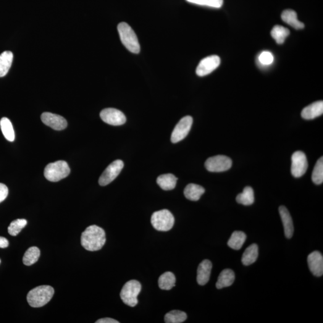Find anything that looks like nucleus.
<instances>
[{"mask_svg":"<svg viewBox=\"0 0 323 323\" xmlns=\"http://www.w3.org/2000/svg\"><path fill=\"white\" fill-rule=\"evenodd\" d=\"M106 233L103 229L96 225L86 228L81 236V244L86 250L98 251L106 243Z\"/></svg>","mask_w":323,"mask_h":323,"instance_id":"nucleus-1","label":"nucleus"},{"mask_svg":"<svg viewBox=\"0 0 323 323\" xmlns=\"http://www.w3.org/2000/svg\"><path fill=\"white\" fill-rule=\"evenodd\" d=\"M54 295V289L51 286H38L28 293L27 301L31 307L40 308L48 303Z\"/></svg>","mask_w":323,"mask_h":323,"instance_id":"nucleus-2","label":"nucleus"},{"mask_svg":"<svg viewBox=\"0 0 323 323\" xmlns=\"http://www.w3.org/2000/svg\"><path fill=\"white\" fill-rule=\"evenodd\" d=\"M120 40L129 51L133 54H138L140 52V45L137 36L128 23L121 22L118 25Z\"/></svg>","mask_w":323,"mask_h":323,"instance_id":"nucleus-3","label":"nucleus"},{"mask_svg":"<svg viewBox=\"0 0 323 323\" xmlns=\"http://www.w3.org/2000/svg\"><path fill=\"white\" fill-rule=\"evenodd\" d=\"M70 173V167L67 162L58 161L47 165L44 175L50 182H57L66 178Z\"/></svg>","mask_w":323,"mask_h":323,"instance_id":"nucleus-4","label":"nucleus"},{"mask_svg":"<svg viewBox=\"0 0 323 323\" xmlns=\"http://www.w3.org/2000/svg\"><path fill=\"white\" fill-rule=\"evenodd\" d=\"M174 222V216L168 209L154 212L151 217V223L154 229L163 232L171 229Z\"/></svg>","mask_w":323,"mask_h":323,"instance_id":"nucleus-5","label":"nucleus"},{"mask_svg":"<svg viewBox=\"0 0 323 323\" xmlns=\"http://www.w3.org/2000/svg\"><path fill=\"white\" fill-rule=\"evenodd\" d=\"M141 290L140 282L136 280L129 281L123 285L120 298L123 303L131 307H134L138 304L137 297Z\"/></svg>","mask_w":323,"mask_h":323,"instance_id":"nucleus-6","label":"nucleus"},{"mask_svg":"<svg viewBox=\"0 0 323 323\" xmlns=\"http://www.w3.org/2000/svg\"><path fill=\"white\" fill-rule=\"evenodd\" d=\"M232 165V161L229 157L223 155L209 157L205 163V167L209 172H220L229 170Z\"/></svg>","mask_w":323,"mask_h":323,"instance_id":"nucleus-7","label":"nucleus"},{"mask_svg":"<svg viewBox=\"0 0 323 323\" xmlns=\"http://www.w3.org/2000/svg\"><path fill=\"white\" fill-rule=\"evenodd\" d=\"M193 123V118L187 115L181 119L173 130L171 138L172 143H177L185 139L191 130Z\"/></svg>","mask_w":323,"mask_h":323,"instance_id":"nucleus-8","label":"nucleus"},{"mask_svg":"<svg viewBox=\"0 0 323 323\" xmlns=\"http://www.w3.org/2000/svg\"><path fill=\"white\" fill-rule=\"evenodd\" d=\"M308 161L303 152H295L291 156V172L293 177H301L308 169Z\"/></svg>","mask_w":323,"mask_h":323,"instance_id":"nucleus-9","label":"nucleus"},{"mask_svg":"<svg viewBox=\"0 0 323 323\" xmlns=\"http://www.w3.org/2000/svg\"><path fill=\"white\" fill-rule=\"evenodd\" d=\"M124 167V164L121 160H116L113 162L107 167L99 178V184L101 186H105L112 183L119 175Z\"/></svg>","mask_w":323,"mask_h":323,"instance_id":"nucleus-10","label":"nucleus"},{"mask_svg":"<svg viewBox=\"0 0 323 323\" xmlns=\"http://www.w3.org/2000/svg\"><path fill=\"white\" fill-rule=\"evenodd\" d=\"M100 117L102 121L113 126L122 125L127 121L125 115L120 110L114 108H108L102 110Z\"/></svg>","mask_w":323,"mask_h":323,"instance_id":"nucleus-11","label":"nucleus"},{"mask_svg":"<svg viewBox=\"0 0 323 323\" xmlns=\"http://www.w3.org/2000/svg\"><path fill=\"white\" fill-rule=\"evenodd\" d=\"M220 64V58L217 55H211L205 57L199 62L196 68V75L203 77L208 75L219 67Z\"/></svg>","mask_w":323,"mask_h":323,"instance_id":"nucleus-12","label":"nucleus"},{"mask_svg":"<svg viewBox=\"0 0 323 323\" xmlns=\"http://www.w3.org/2000/svg\"><path fill=\"white\" fill-rule=\"evenodd\" d=\"M41 119L44 125L55 130L61 131L67 127V122L64 117L51 113H43L41 115Z\"/></svg>","mask_w":323,"mask_h":323,"instance_id":"nucleus-13","label":"nucleus"},{"mask_svg":"<svg viewBox=\"0 0 323 323\" xmlns=\"http://www.w3.org/2000/svg\"><path fill=\"white\" fill-rule=\"evenodd\" d=\"M308 264L310 270L314 276L319 277L323 274V257L319 251H314L309 254Z\"/></svg>","mask_w":323,"mask_h":323,"instance_id":"nucleus-14","label":"nucleus"},{"mask_svg":"<svg viewBox=\"0 0 323 323\" xmlns=\"http://www.w3.org/2000/svg\"><path fill=\"white\" fill-rule=\"evenodd\" d=\"M212 263L209 260H204L199 264L197 270V282L200 285H206L209 282L212 269Z\"/></svg>","mask_w":323,"mask_h":323,"instance_id":"nucleus-15","label":"nucleus"},{"mask_svg":"<svg viewBox=\"0 0 323 323\" xmlns=\"http://www.w3.org/2000/svg\"><path fill=\"white\" fill-rule=\"evenodd\" d=\"M323 114V101L314 102L308 106L304 108L301 113V116L306 120L314 119L320 116Z\"/></svg>","mask_w":323,"mask_h":323,"instance_id":"nucleus-16","label":"nucleus"},{"mask_svg":"<svg viewBox=\"0 0 323 323\" xmlns=\"http://www.w3.org/2000/svg\"><path fill=\"white\" fill-rule=\"evenodd\" d=\"M279 212L283 223L286 238L290 239L292 237L294 232L292 218L291 217L289 211L285 206L280 207Z\"/></svg>","mask_w":323,"mask_h":323,"instance_id":"nucleus-17","label":"nucleus"},{"mask_svg":"<svg viewBox=\"0 0 323 323\" xmlns=\"http://www.w3.org/2000/svg\"><path fill=\"white\" fill-rule=\"evenodd\" d=\"M235 275L234 272L229 269H226L220 273L218 277L216 287L218 289L229 287L234 282Z\"/></svg>","mask_w":323,"mask_h":323,"instance_id":"nucleus-18","label":"nucleus"},{"mask_svg":"<svg viewBox=\"0 0 323 323\" xmlns=\"http://www.w3.org/2000/svg\"><path fill=\"white\" fill-rule=\"evenodd\" d=\"M282 19L284 22L287 23L296 30H302L304 27V25L298 19V15L293 10H285L282 13Z\"/></svg>","mask_w":323,"mask_h":323,"instance_id":"nucleus-19","label":"nucleus"},{"mask_svg":"<svg viewBox=\"0 0 323 323\" xmlns=\"http://www.w3.org/2000/svg\"><path fill=\"white\" fill-rule=\"evenodd\" d=\"M205 191H206L205 189L202 186L191 183L186 186L184 190V194L189 200L197 201L199 200Z\"/></svg>","mask_w":323,"mask_h":323,"instance_id":"nucleus-20","label":"nucleus"},{"mask_svg":"<svg viewBox=\"0 0 323 323\" xmlns=\"http://www.w3.org/2000/svg\"><path fill=\"white\" fill-rule=\"evenodd\" d=\"M177 180L174 175L166 174L159 176L156 182L163 190H171L175 188Z\"/></svg>","mask_w":323,"mask_h":323,"instance_id":"nucleus-21","label":"nucleus"},{"mask_svg":"<svg viewBox=\"0 0 323 323\" xmlns=\"http://www.w3.org/2000/svg\"><path fill=\"white\" fill-rule=\"evenodd\" d=\"M259 256L258 246L256 244H251L247 248L242 257V262L245 266H249L257 261Z\"/></svg>","mask_w":323,"mask_h":323,"instance_id":"nucleus-22","label":"nucleus"},{"mask_svg":"<svg viewBox=\"0 0 323 323\" xmlns=\"http://www.w3.org/2000/svg\"><path fill=\"white\" fill-rule=\"evenodd\" d=\"M14 54L10 51H5L0 55V77L6 76L12 66Z\"/></svg>","mask_w":323,"mask_h":323,"instance_id":"nucleus-23","label":"nucleus"},{"mask_svg":"<svg viewBox=\"0 0 323 323\" xmlns=\"http://www.w3.org/2000/svg\"><path fill=\"white\" fill-rule=\"evenodd\" d=\"M246 238V233L242 231H235L228 241V245L230 248L238 250L242 248Z\"/></svg>","mask_w":323,"mask_h":323,"instance_id":"nucleus-24","label":"nucleus"},{"mask_svg":"<svg viewBox=\"0 0 323 323\" xmlns=\"http://www.w3.org/2000/svg\"><path fill=\"white\" fill-rule=\"evenodd\" d=\"M176 278L173 273L166 272L160 276L158 280L159 287L164 290H170L175 287Z\"/></svg>","mask_w":323,"mask_h":323,"instance_id":"nucleus-25","label":"nucleus"},{"mask_svg":"<svg viewBox=\"0 0 323 323\" xmlns=\"http://www.w3.org/2000/svg\"><path fill=\"white\" fill-rule=\"evenodd\" d=\"M0 127L2 134L5 138L10 142L14 141L15 139V131L12 123L7 117H2L0 120Z\"/></svg>","mask_w":323,"mask_h":323,"instance_id":"nucleus-26","label":"nucleus"},{"mask_svg":"<svg viewBox=\"0 0 323 323\" xmlns=\"http://www.w3.org/2000/svg\"><path fill=\"white\" fill-rule=\"evenodd\" d=\"M238 203L244 206H251L254 202V194L253 189L251 187H246L242 193L239 194L236 198Z\"/></svg>","mask_w":323,"mask_h":323,"instance_id":"nucleus-27","label":"nucleus"},{"mask_svg":"<svg viewBox=\"0 0 323 323\" xmlns=\"http://www.w3.org/2000/svg\"><path fill=\"white\" fill-rule=\"evenodd\" d=\"M270 34H271L272 38L276 41L277 44H282L285 41L286 38L289 36L290 31L282 26L275 25L272 28Z\"/></svg>","mask_w":323,"mask_h":323,"instance_id":"nucleus-28","label":"nucleus"},{"mask_svg":"<svg viewBox=\"0 0 323 323\" xmlns=\"http://www.w3.org/2000/svg\"><path fill=\"white\" fill-rule=\"evenodd\" d=\"M40 256V251L36 247L29 248L23 257V264L30 266L38 261Z\"/></svg>","mask_w":323,"mask_h":323,"instance_id":"nucleus-29","label":"nucleus"},{"mask_svg":"<svg viewBox=\"0 0 323 323\" xmlns=\"http://www.w3.org/2000/svg\"><path fill=\"white\" fill-rule=\"evenodd\" d=\"M187 314L185 312L173 310L165 315V322L166 323H181L187 319Z\"/></svg>","mask_w":323,"mask_h":323,"instance_id":"nucleus-30","label":"nucleus"},{"mask_svg":"<svg viewBox=\"0 0 323 323\" xmlns=\"http://www.w3.org/2000/svg\"><path fill=\"white\" fill-rule=\"evenodd\" d=\"M312 180L316 185H321L323 182V158L318 160L312 174Z\"/></svg>","mask_w":323,"mask_h":323,"instance_id":"nucleus-31","label":"nucleus"},{"mask_svg":"<svg viewBox=\"0 0 323 323\" xmlns=\"http://www.w3.org/2000/svg\"><path fill=\"white\" fill-rule=\"evenodd\" d=\"M27 224L25 219H17L10 223L8 228V232L12 236H17Z\"/></svg>","mask_w":323,"mask_h":323,"instance_id":"nucleus-32","label":"nucleus"},{"mask_svg":"<svg viewBox=\"0 0 323 323\" xmlns=\"http://www.w3.org/2000/svg\"><path fill=\"white\" fill-rule=\"evenodd\" d=\"M190 3L212 8H219L223 6V0H186Z\"/></svg>","mask_w":323,"mask_h":323,"instance_id":"nucleus-33","label":"nucleus"},{"mask_svg":"<svg viewBox=\"0 0 323 323\" xmlns=\"http://www.w3.org/2000/svg\"><path fill=\"white\" fill-rule=\"evenodd\" d=\"M274 56L269 52L265 51L259 55V61L264 65H269L272 64L274 62Z\"/></svg>","mask_w":323,"mask_h":323,"instance_id":"nucleus-34","label":"nucleus"},{"mask_svg":"<svg viewBox=\"0 0 323 323\" xmlns=\"http://www.w3.org/2000/svg\"><path fill=\"white\" fill-rule=\"evenodd\" d=\"M9 194V189L4 184L0 183V203L6 199Z\"/></svg>","mask_w":323,"mask_h":323,"instance_id":"nucleus-35","label":"nucleus"},{"mask_svg":"<svg viewBox=\"0 0 323 323\" xmlns=\"http://www.w3.org/2000/svg\"><path fill=\"white\" fill-rule=\"evenodd\" d=\"M96 323H119L117 320L111 319V318H105V319H99Z\"/></svg>","mask_w":323,"mask_h":323,"instance_id":"nucleus-36","label":"nucleus"},{"mask_svg":"<svg viewBox=\"0 0 323 323\" xmlns=\"http://www.w3.org/2000/svg\"><path fill=\"white\" fill-rule=\"evenodd\" d=\"M8 246H9V241L6 238L0 236V248H7Z\"/></svg>","mask_w":323,"mask_h":323,"instance_id":"nucleus-37","label":"nucleus"},{"mask_svg":"<svg viewBox=\"0 0 323 323\" xmlns=\"http://www.w3.org/2000/svg\"><path fill=\"white\" fill-rule=\"evenodd\" d=\"M0 263H1V261H0Z\"/></svg>","mask_w":323,"mask_h":323,"instance_id":"nucleus-38","label":"nucleus"}]
</instances>
